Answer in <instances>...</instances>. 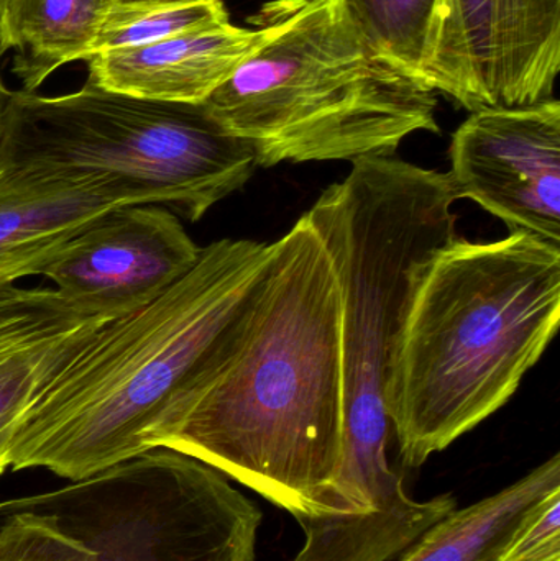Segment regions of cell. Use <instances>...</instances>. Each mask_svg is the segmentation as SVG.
<instances>
[{
    "instance_id": "5b68a950",
    "label": "cell",
    "mask_w": 560,
    "mask_h": 561,
    "mask_svg": "<svg viewBox=\"0 0 560 561\" xmlns=\"http://www.w3.org/2000/svg\"><path fill=\"white\" fill-rule=\"evenodd\" d=\"M456 201L446 174L370 157L306 213L341 287L344 451L390 450L395 345L421 270L457 239Z\"/></svg>"
},
{
    "instance_id": "4fadbf2b",
    "label": "cell",
    "mask_w": 560,
    "mask_h": 561,
    "mask_svg": "<svg viewBox=\"0 0 560 561\" xmlns=\"http://www.w3.org/2000/svg\"><path fill=\"white\" fill-rule=\"evenodd\" d=\"M117 207L94 184L45 180L0 167V289L39 276L66 243Z\"/></svg>"
},
{
    "instance_id": "52a82bcc",
    "label": "cell",
    "mask_w": 560,
    "mask_h": 561,
    "mask_svg": "<svg viewBox=\"0 0 560 561\" xmlns=\"http://www.w3.org/2000/svg\"><path fill=\"white\" fill-rule=\"evenodd\" d=\"M38 514L92 561H255L263 514L216 468L155 448L52 493L0 503Z\"/></svg>"
},
{
    "instance_id": "8fae6325",
    "label": "cell",
    "mask_w": 560,
    "mask_h": 561,
    "mask_svg": "<svg viewBox=\"0 0 560 561\" xmlns=\"http://www.w3.org/2000/svg\"><path fill=\"white\" fill-rule=\"evenodd\" d=\"M105 323L76 312L53 287L0 289V474L30 405Z\"/></svg>"
},
{
    "instance_id": "7c38bea8",
    "label": "cell",
    "mask_w": 560,
    "mask_h": 561,
    "mask_svg": "<svg viewBox=\"0 0 560 561\" xmlns=\"http://www.w3.org/2000/svg\"><path fill=\"white\" fill-rule=\"evenodd\" d=\"M265 35L263 26L243 28L227 22L153 45L99 53L85 61L88 81L150 101L204 104Z\"/></svg>"
},
{
    "instance_id": "3957f363",
    "label": "cell",
    "mask_w": 560,
    "mask_h": 561,
    "mask_svg": "<svg viewBox=\"0 0 560 561\" xmlns=\"http://www.w3.org/2000/svg\"><path fill=\"white\" fill-rule=\"evenodd\" d=\"M270 255L272 243L213 242L160 296L105 323L30 405L10 467L79 481L150 451L155 422L242 312Z\"/></svg>"
},
{
    "instance_id": "ba28073f",
    "label": "cell",
    "mask_w": 560,
    "mask_h": 561,
    "mask_svg": "<svg viewBox=\"0 0 560 561\" xmlns=\"http://www.w3.org/2000/svg\"><path fill=\"white\" fill-rule=\"evenodd\" d=\"M560 0H441L426 82L459 107L555 99Z\"/></svg>"
},
{
    "instance_id": "7402d4cb",
    "label": "cell",
    "mask_w": 560,
    "mask_h": 561,
    "mask_svg": "<svg viewBox=\"0 0 560 561\" xmlns=\"http://www.w3.org/2000/svg\"><path fill=\"white\" fill-rule=\"evenodd\" d=\"M121 2H130V0H121Z\"/></svg>"
},
{
    "instance_id": "2e32d148",
    "label": "cell",
    "mask_w": 560,
    "mask_h": 561,
    "mask_svg": "<svg viewBox=\"0 0 560 561\" xmlns=\"http://www.w3.org/2000/svg\"><path fill=\"white\" fill-rule=\"evenodd\" d=\"M227 22L222 0H111L99 19L92 56L153 45Z\"/></svg>"
},
{
    "instance_id": "7a4b0ae2",
    "label": "cell",
    "mask_w": 560,
    "mask_h": 561,
    "mask_svg": "<svg viewBox=\"0 0 560 561\" xmlns=\"http://www.w3.org/2000/svg\"><path fill=\"white\" fill-rule=\"evenodd\" d=\"M559 322L560 247L513 232L437 250L414 284L385 392L404 467L500 411Z\"/></svg>"
},
{
    "instance_id": "ac0fdd59",
    "label": "cell",
    "mask_w": 560,
    "mask_h": 561,
    "mask_svg": "<svg viewBox=\"0 0 560 561\" xmlns=\"http://www.w3.org/2000/svg\"><path fill=\"white\" fill-rule=\"evenodd\" d=\"M0 561H92V553L38 514L0 517Z\"/></svg>"
},
{
    "instance_id": "44dd1931",
    "label": "cell",
    "mask_w": 560,
    "mask_h": 561,
    "mask_svg": "<svg viewBox=\"0 0 560 561\" xmlns=\"http://www.w3.org/2000/svg\"><path fill=\"white\" fill-rule=\"evenodd\" d=\"M10 3H12V0H0V20H2V16L5 15Z\"/></svg>"
},
{
    "instance_id": "ffe728a7",
    "label": "cell",
    "mask_w": 560,
    "mask_h": 561,
    "mask_svg": "<svg viewBox=\"0 0 560 561\" xmlns=\"http://www.w3.org/2000/svg\"><path fill=\"white\" fill-rule=\"evenodd\" d=\"M495 561H539L535 559H529V557L519 556V553L513 552L510 549H503L502 553H500L499 559Z\"/></svg>"
},
{
    "instance_id": "9c48e42d",
    "label": "cell",
    "mask_w": 560,
    "mask_h": 561,
    "mask_svg": "<svg viewBox=\"0 0 560 561\" xmlns=\"http://www.w3.org/2000/svg\"><path fill=\"white\" fill-rule=\"evenodd\" d=\"M456 199H470L513 232L560 247V104L483 108L454 131Z\"/></svg>"
},
{
    "instance_id": "277c9868",
    "label": "cell",
    "mask_w": 560,
    "mask_h": 561,
    "mask_svg": "<svg viewBox=\"0 0 560 561\" xmlns=\"http://www.w3.org/2000/svg\"><path fill=\"white\" fill-rule=\"evenodd\" d=\"M249 22L265 39L204 107L256 167L393 157L439 134L437 92L378 51L345 0H272Z\"/></svg>"
},
{
    "instance_id": "e0dca14e",
    "label": "cell",
    "mask_w": 560,
    "mask_h": 561,
    "mask_svg": "<svg viewBox=\"0 0 560 561\" xmlns=\"http://www.w3.org/2000/svg\"><path fill=\"white\" fill-rule=\"evenodd\" d=\"M345 3L378 51L426 82L441 0H345Z\"/></svg>"
},
{
    "instance_id": "d6986e66",
    "label": "cell",
    "mask_w": 560,
    "mask_h": 561,
    "mask_svg": "<svg viewBox=\"0 0 560 561\" xmlns=\"http://www.w3.org/2000/svg\"><path fill=\"white\" fill-rule=\"evenodd\" d=\"M5 53L7 49L3 48L2 43H0V62H2V58ZM12 94L13 91H10V89L7 88L5 82H3L2 79V72H0V138H2L3 122H5L7 108H9Z\"/></svg>"
},
{
    "instance_id": "9a60e30c",
    "label": "cell",
    "mask_w": 560,
    "mask_h": 561,
    "mask_svg": "<svg viewBox=\"0 0 560 561\" xmlns=\"http://www.w3.org/2000/svg\"><path fill=\"white\" fill-rule=\"evenodd\" d=\"M111 0H12L0 20V43L15 49L12 72L35 92L56 69L92 56L102 10Z\"/></svg>"
},
{
    "instance_id": "5bb4252c",
    "label": "cell",
    "mask_w": 560,
    "mask_h": 561,
    "mask_svg": "<svg viewBox=\"0 0 560 561\" xmlns=\"http://www.w3.org/2000/svg\"><path fill=\"white\" fill-rule=\"evenodd\" d=\"M558 491L560 457L556 454L493 496L450 511L400 561H495L523 520Z\"/></svg>"
},
{
    "instance_id": "8992f818",
    "label": "cell",
    "mask_w": 560,
    "mask_h": 561,
    "mask_svg": "<svg viewBox=\"0 0 560 561\" xmlns=\"http://www.w3.org/2000/svg\"><path fill=\"white\" fill-rule=\"evenodd\" d=\"M0 167L94 184L121 206L157 204L197 222L242 190L256 163L204 104L134 98L85 79L55 98L13 91Z\"/></svg>"
},
{
    "instance_id": "6da1fadb",
    "label": "cell",
    "mask_w": 560,
    "mask_h": 561,
    "mask_svg": "<svg viewBox=\"0 0 560 561\" xmlns=\"http://www.w3.org/2000/svg\"><path fill=\"white\" fill-rule=\"evenodd\" d=\"M148 448L216 468L299 526L334 513L344 455L341 287L306 214L272 243L249 302L171 396Z\"/></svg>"
},
{
    "instance_id": "30bf717a",
    "label": "cell",
    "mask_w": 560,
    "mask_h": 561,
    "mask_svg": "<svg viewBox=\"0 0 560 561\" xmlns=\"http://www.w3.org/2000/svg\"><path fill=\"white\" fill-rule=\"evenodd\" d=\"M201 247L157 204L122 206L85 227L39 276L85 317L127 316L186 275Z\"/></svg>"
}]
</instances>
